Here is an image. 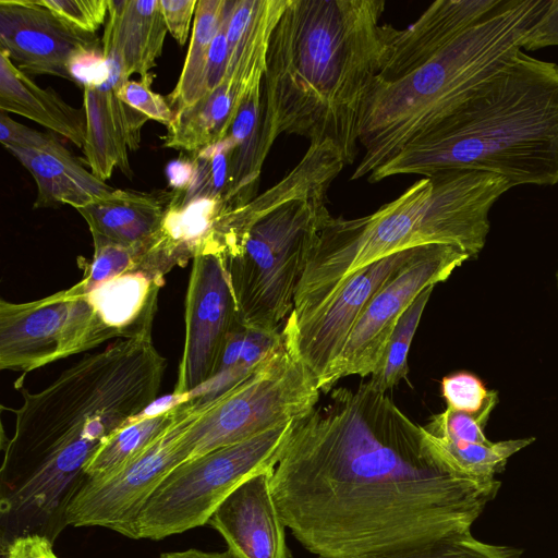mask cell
I'll return each instance as SVG.
<instances>
[{"label":"cell","instance_id":"12","mask_svg":"<svg viewBox=\"0 0 558 558\" xmlns=\"http://www.w3.org/2000/svg\"><path fill=\"white\" fill-rule=\"evenodd\" d=\"M193 412L113 473L86 480L71 500L65 519L72 526H101L137 539V517L168 473L186 461L181 437Z\"/></svg>","mask_w":558,"mask_h":558},{"label":"cell","instance_id":"32","mask_svg":"<svg viewBox=\"0 0 558 558\" xmlns=\"http://www.w3.org/2000/svg\"><path fill=\"white\" fill-rule=\"evenodd\" d=\"M440 389L447 408L466 413L480 412L498 392L488 389L480 377L465 371L445 376Z\"/></svg>","mask_w":558,"mask_h":558},{"label":"cell","instance_id":"33","mask_svg":"<svg viewBox=\"0 0 558 558\" xmlns=\"http://www.w3.org/2000/svg\"><path fill=\"white\" fill-rule=\"evenodd\" d=\"M154 77V73H148L141 81L129 80L113 89L118 98L128 106L168 128L174 118V111L161 95L151 90Z\"/></svg>","mask_w":558,"mask_h":558},{"label":"cell","instance_id":"29","mask_svg":"<svg viewBox=\"0 0 558 558\" xmlns=\"http://www.w3.org/2000/svg\"><path fill=\"white\" fill-rule=\"evenodd\" d=\"M234 148V142L227 135L215 144L191 153L195 165L193 179L184 192H172L170 202L177 205H186L199 199L226 203Z\"/></svg>","mask_w":558,"mask_h":558},{"label":"cell","instance_id":"30","mask_svg":"<svg viewBox=\"0 0 558 558\" xmlns=\"http://www.w3.org/2000/svg\"><path fill=\"white\" fill-rule=\"evenodd\" d=\"M522 554L517 547L482 542L464 530L366 558H521Z\"/></svg>","mask_w":558,"mask_h":558},{"label":"cell","instance_id":"40","mask_svg":"<svg viewBox=\"0 0 558 558\" xmlns=\"http://www.w3.org/2000/svg\"><path fill=\"white\" fill-rule=\"evenodd\" d=\"M195 165L193 157L179 158L170 162L167 167V177L169 184L173 187V192H184L194 175Z\"/></svg>","mask_w":558,"mask_h":558},{"label":"cell","instance_id":"14","mask_svg":"<svg viewBox=\"0 0 558 558\" xmlns=\"http://www.w3.org/2000/svg\"><path fill=\"white\" fill-rule=\"evenodd\" d=\"M418 247L395 253L356 270L338 286L319 310L306 318L296 322L289 315L283 329L290 336L298 355L317 380L322 392L369 300Z\"/></svg>","mask_w":558,"mask_h":558},{"label":"cell","instance_id":"41","mask_svg":"<svg viewBox=\"0 0 558 558\" xmlns=\"http://www.w3.org/2000/svg\"><path fill=\"white\" fill-rule=\"evenodd\" d=\"M159 558H235V556L228 549L226 551L218 553L190 548L186 550L163 553Z\"/></svg>","mask_w":558,"mask_h":558},{"label":"cell","instance_id":"20","mask_svg":"<svg viewBox=\"0 0 558 558\" xmlns=\"http://www.w3.org/2000/svg\"><path fill=\"white\" fill-rule=\"evenodd\" d=\"M169 201L170 196L114 189L76 210L88 225L93 240L136 245L160 234Z\"/></svg>","mask_w":558,"mask_h":558},{"label":"cell","instance_id":"17","mask_svg":"<svg viewBox=\"0 0 558 558\" xmlns=\"http://www.w3.org/2000/svg\"><path fill=\"white\" fill-rule=\"evenodd\" d=\"M502 0H437L404 29L390 27L376 76L391 80L418 66L461 33L493 12Z\"/></svg>","mask_w":558,"mask_h":558},{"label":"cell","instance_id":"8","mask_svg":"<svg viewBox=\"0 0 558 558\" xmlns=\"http://www.w3.org/2000/svg\"><path fill=\"white\" fill-rule=\"evenodd\" d=\"M296 421L177 465L143 506L136 520L137 539L160 541L207 524L239 485L275 468Z\"/></svg>","mask_w":558,"mask_h":558},{"label":"cell","instance_id":"6","mask_svg":"<svg viewBox=\"0 0 558 558\" xmlns=\"http://www.w3.org/2000/svg\"><path fill=\"white\" fill-rule=\"evenodd\" d=\"M345 166L332 144L311 143L278 183L221 216L218 254L244 327L281 330L319 232L331 217L327 190Z\"/></svg>","mask_w":558,"mask_h":558},{"label":"cell","instance_id":"27","mask_svg":"<svg viewBox=\"0 0 558 558\" xmlns=\"http://www.w3.org/2000/svg\"><path fill=\"white\" fill-rule=\"evenodd\" d=\"M226 0H198L187 54L168 102L175 112L202 95L205 66L211 43L219 29Z\"/></svg>","mask_w":558,"mask_h":558},{"label":"cell","instance_id":"21","mask_svg":"<svg viewBox=\"0 0 558 558\" xmlns=\"http://www.w3.org/2000/svg\"><path fill=\"white\" fill-rule=\"evenodd\" d=\"M163 283L145 272H128L97 284L85 294L97 317L116 337L146 338L151 337Z\"/></svg>","mask_w":558,"mask_h":558},{"label":"cell","instance_id":"9","mask_svg":"<svg viewBox=\"0 0 558 558\" xmlns=\"http://www.w3.org/2000/svg\"><path fill=\"white\" fill-rule=\"evenodd\" d=\"M282 342L250 377L197 413L181 437L186 461L306 416L319 400L317 380L283 329Z\"/></svg>","mask_w":558,"mask_h":558},{"label":"cell","instance_id":"39","mask_svg":"<svg viewBox=\"0 0 558 558\" xmlns=\"http://www.w3.org/2000/svg\"><path fill=\"white\" fill-rule=\"evenodd\" d=\"M53 542L41 534H26L14 538L3 550L4 558H58Z\"/></svg>","mask_w":558,"mask_h":558},{"label":"cell","instance_id":"4","mask_svg":"<svg viewBox=\"0 0 558 558\" xmlns=\"http://www.w3.org/2000/svg\"><path fill=\"white\" fill-rule=\"evenodd\" d=\"M449 169L490 172L513 186L558 184V64L521 50L367 181Z\"/></svg>","mask_w":558,"mask_h":558},{"label":"cell","instance_id":"15","mask_svg":"<svg viewBox=\"0 0 558 558\" xmlns=\"http://www.w3.org/2000/svg\"><path fill=\"white\" fill-rule=\"evenodd\" d=\"M97 46L96 34L73 27L36 0H0V51L25 74L72 82L71 59Z\"/></svg>","mask_w":558,"mask_h":558},{"label":"cell","instance_id":"22","mask_svg":"<svg viewBox=\"0 0 558 558\" xmlns=\"http://www.w3.org/2000/svg\"><path fill=\"white\" fill-rule=\"evenodd\" d=\"M0 109L25 117L83 148L84 109L65 102L52 88H41L0 51Z\"/></svg>","mask_w":558,"mask_h":558},{"label":"cell","instance_id":"26","mask_svg":"<svg viewBox=\"0 0 558 558\" xmlns=\"http://www.w3.org/2000/svg\"><path fill=\"white\" fill-rule=\"evenodd\" d=\"M424 433L435 456L451 473L482 483L496 480L509 458L534 441L533 437H525L485 444L457 442L434 436L425 428Z\"/></svg>","mask_w":558,"mask_h":558},{"label":"cell","instance_id":"37","mask_svg":"<svg viewBox=\"0 0 558 558\" xmlns=\"http://www.w3.org/2000/svg\"><path fill=\"white\" fill-rule=\"evenodd\" d=\"M196 0H160L161 13L170 35L180 46L186 44Z\"/></svg>","mask_w":558,"mask_h":558},{"label":"cell","instance_id":"10","mask_svg":"<svg viewBox=\"0 0 558 558\" xmlns=\"http://www.w3.org/2000/svg\"><path fill=\"white\" fill-rule=\"evenodd\" d=\"M114 337L76 284L36 301H0L1 369L28 373Z\"/></svg>","mask_w":558,"mask_h":558},{"label":"cell","instance_id":"13","mask_svg":"<svg viewBox=\"0 0 558 558\" xmlns=\"http://www.w3.org/2000/svg\"><path fill=\"white\" fill-rule=\"evenodd\" d=\"M240 325L220 254L193 257L185 295V341L173 396L187 398L216 375L229 335Z\"/></svg>","mask_w":558,"mask_h":558},{"label":"cell","instance_id":"23","mask_svg":"<svg viewBox=\"0 0 558 558\" xmlns=\"http://www.w3.org/2000/svg\"><path fill=\"white\" fill-rule=\"evenodd\" d=\"M248 95L228 81L221 82L192 105L174 112L163 145L195 153L219 142L228 135Z\"/></svg>","mask_w":558,"mask_h":558},{"label":"cell","instance_id":"11","mask_svg":"<svg viewBox=\"0 0 558 558\" xmlns=\"http://www.w3.org/2000/svg\"><path fill=\"white\" fill-rule=\"evenodd\" d=\"M471 257L444 244L420 246L369 300L344 349L331 368L324 392L343 377H366L375 371L400 316L430 286L447 280Z\"/></svg>","mask_w":558,"mask_h":558},{"label":"cell","instance_id":"42","mask_svg":"<svg viewBox=\"0 0 558 558\" xmlns=\"http://www.w3.org/2000/svg\"><path fill=\"white\" fill-rule=\"evenodd\" d=\"M556 279H557V288H558V271L556 274Z\"/></svg>","mask_w":558,"mask_h":558},{"label":"cell","instance_id":"35","mask_svg":"<svg viewBox=\"0 0 558 558\" xmlns=\"http://www.w3.org/2000/svg\"><path fill=\"white\" fill-rule=\"evenodd\" d=\"M232 5L233 0H226L220 26L209 49L201 97L225 81L229 60L227 27Z\"/></svg>","mask_w":558,"mask_h":558},{"label":"cell","instance_id":"7","mask_svg":"<svg viewBox=\"0 0 558 558\" xmlns=\"http://www.w3.org/2000/svg\"><path fill=\"white\" fill-rule=\"evenodd\" d=\"M548 4L502 0L418 66L396 78L376 77L360 125L364 153L351 180L367 178L388 162L509 63Z\"/></svg>","mask_w":558,"mask_h":558},{"label":"cell","instance_id":"2","mask_svg":"<svg viewBox=\"0 0 558 558\" xmlns=\"http://www.w3.org/2000/svg\"><path fill=\"white\" fill-rule=\"evenodd\" d=\"M166 368L151 337L117 339L44 389H22L0 471L2 544L26 534L58 537L86 464L155 402Z\"/></svg>","mask_w":558,"mask_h":558},{"label":"cell","instance_id":"18","mask_svg":"<svg viewBox=\"0 0 558 558\" xmlns=\"http://www.w3.org/2000/svg\"><path fill=\"white\" fill-rule=\"evenodd\" d=\"M32 174L37 195L34 208L70 205L77 209L114 191L83 167L80 160L53 135L40 148H5Z\"/></svg>","mask_w":558,"mask_h":558},{"label":"cell","instance_id":"25","mask_svg":"<svg viewBox=\"0 0 558 558\" xmlns=\"http://www.w3.org/2000/svg\"><path fill=\"white\" fill-rule=\"evenodd\" d=\"M83 109L86 119L83 151L93 174L106 181L118 167L131 178L129 148L110 112L106 82L83 86Z\"/></svg>","mask_w":558,"mask_h":558},{"label":"cell","instance_id":"38","mask_svg":"<svg viewBox=\"0 0 558 558\" xmlns=\"http://www.w3.org/2000/svg\"><path fill=\"white\" fill-rule=\"evenodd\" d=\"M546 46H558V0H549L547 9L532 27L523 49L535 50Z\"/></svg>","mask_w":558,"mask_h":558},{"label":"cell","instance_id":"36","mask_svg":"<svg viewBox=\"0 0 558 558\" xmlns=\"http://www.w3.org/2000/svg\"><path fill=\"white\" fill-rule=\"evenodd\" d=\"M52 136L51 133L38 132L16 122L3 111L0 113V142L4 148H40L47 145Z\"/></svg>","mask_w":558,"mask_h":558},{"label":"cell","instance_id":"1","mask_svg":"<svg viewBox=\"0 0 558 558\" xmlns=\"http://www.w3.org/2000/svg\"><path fill=\"white\" fill-rule=\"evenodd\" d=\"M280 515L318 558H366L471 530L500 482L451 473L424 427L368 381L298 420L271 474Z\"/></svg>","mask_w":558,"mask_h":558},{"label":"cell","instance_id":"28","mask_svg":"<svg viewBox=\"0 0 558 558\" xmlns=\"http://www.w3.org/2000/svg\"><path fill=\"white\" fill-rule=\"evenodd\" d=\"M434 286L422 291L400 316L368 384L380 392L396 387L409 372L408 355Z\"/></svg>","mask_w":558,"mask_h":558},{"label":"cell","instance_id":"34","mask_svg":"<svg viewBox=\"0 0 558 558\" xmlns=\"http://www.w3.org/2000/svg\"><path fill=\"white\" fill-rule=\"evenodd\" d=\"M73 27L96 34L108 15V0H36Z\"/></svg>","mask_w":558,"mask_h":558},{"label":"cell","instance_id":"16","mask_svg":"<svg viewBox=\"0 0 558 558\" xmlns=\"http://www.w3.org/2000/svg\"><path fill=\"white\" fill-rule=\"evenodd\" d=\"M272 470L239 485L207 522L220 533L235 558H291L287 526L271 489Z\"/></svg>","mask_w":558,"mask_h":558},{"label":"cell","instance_id":"24","mask_svg":"<svg viewBox=\"0 0 558 558\" xmlns=\"http://www.w3.org/2000/svg\"><path fill=\"white\" fill-rule=\"evenodd\" d=\"M193 412L196 410L192 400L183 398L159 412L143 413L112 434L95 452L84 469L86 478L96 480L113 473Z\"/></svg>","mask_w":558,"mask_h":558},{"label":"cell","instance_id":"5","mask_svg":"<svg viewBox=\"0 0 558 558\" xmlns=\"http://www.w3.org/2000/svg\"><path fill=\"white\" fill-rule=\"evenodd\" d=\"M512 187L498 174L449 169L416 181L371 215L331 216L299 280L292 316L306 318L347 277L404 250L444 244L476 256L490 230V209Z\"/></svg>","mask_w":558,"mask_h":558},{"label":"cell","instance_id":"31","mask_svg":"<svg viewBox=\"0 0 558 558\" xmlns=\"http://www.w3.org/2000/svg\"><path fill=\"white\" fill-rule=\"evenodd\" d=\"M497 403L498 392L477 413H466L446 408L441 413L434 415L424 428L434 436L451 441L488 442L489 439L485 436L484 429Z\"/></svg>","mask_w":558,"mask_h":558},{"label":"cell","instance_id":"3","mask_svg":"<svg viewBox=\"0 0 558 558\" xmlns=\"http://www.w3.org/2000/svg\"><path fill=\"white\" fill-rule=\"evenodd\" d=\"M384 0H288L269 40L258 155L281 134L330 143L350 166L391 25Z\"/></svg>","mask_w":558,"mask_h":558},{"label":"cell","instance_id":"19","mask_svg":"<svg viewBox=\"0 0 558 558\" xmlns=\"http://www.w3.org/2000/svg\"><path fill=\"white\" fill-rule=\"evenodd\" d=\"M167 32L160 0H108L102 43L116 49L129 80L157 65Z\"/></svg>","mask_w":558,"mask_h":558}]
</instances>
